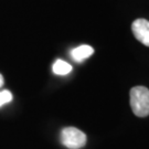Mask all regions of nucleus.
<instances>
[{"mask_svg": "<svg viewBox=\"0 0 149 149\" xmlns=\"http://www.w3.org/2000/svg\"><path fill=\"white\" fill-rule=\"evenodd\" d=\"M132 31L135 38L149 48V21L146 19H137L132 24Z\"/></svg>", "mask_w": 149, "mask_h": 149, "instance_id": "3", "label": "nucleus"}, {"mask_svg": "<svg viewBox=\"0 0 149 149\" xmlns=\"http://www.w3.org/2000/svg\"><path fill=\"white\" fill-rule=\"evenodd\" d=\"M54 74L56 75H68L72 71V65L63 60H56L52 66Z\"/></svg>", "mask_w": 149, "mask_h": 149, "instance_id": "5", "label": "nucleus"}, {"mask_svg": "<svg viewBox=\"0 0 149 149\" xmlns=\"http://www.w3.org/2000/svg\"><path fill=\"white\" fill-rule=\"evenodd\" d=\"M93 53H94V50L91 45L83 44V45H80L77 48L73 49L72 52H71V55H72V59L74 60L75 62L80 63V62H83L84 60H86L87 58H90Z\"/></svg>", "mask_w": 149, "mask_h": 149, "instance_id": "4", "label": "nucleus"}, {"mask_svg": "<svg viewBox=\"0 0 149 149\" xmlns=\"http://www.w3.org/2000/svg\"><path fill=\"white\" fill-rule=\"evenodd\" d=\"M130 107L137 117L149 115V90L145 86H135L130 90Z\"/></svg>", "mask_w": 149, "mask_h": 149, "instance_id": "1", "label": "nucleus"}, {"mask_svg": "<svg viewBox=\"0 0 149 149\" xmlns=\"http://www.w3.org/2000/svg\"><path fill=\"white\" fill-rule=\"evenodd\" d=\"M12 101V94L9 91H0V107Z\"/></svg>", "mask_w": 149, "mask_h": 149, "instance_id": "6", "label": "nucleus"}, {"mask_svg": "<svg viewBox=\"0 0 149 149\" xmlns=\"http://www.w3.org/2000/svg\"><path fill=\"white\" fill-rule=\"evenodd\" d=\"M86 135L75 127H66L61 132V141L69 149H81L86 144Z\"/></svg>", "mask_w": 149, "mask_h": 149, "instance_id": "2", "label": "nucleus"}, {"mask_svg": "<svg viewBox=\"0 0 149 149\" xmlns=\"http://www.w3.org/2000/svg\"><path fill=\"white\" fill-rule=\"evenodd\" d=\"M3 85V77H2V75L0 74V87Z\"/></svg>", "mask_w": 149, "mask_h": 149, "instance_id": "7", "label": "nucleus"}]
</instances>
